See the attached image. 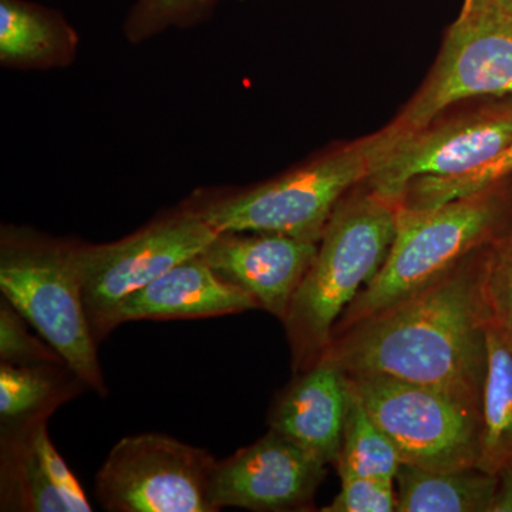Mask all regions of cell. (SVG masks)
Returning <instances> with one entry per match:
<instances>
[{
    "label": "cell",
    "mask_w": 512,
    "mask_h": 512,
    "mask_svg": "<svg viewBox=\"0 0 512 512\" xmlns=\"http://www.w3.org/2000/svg\"><path fill=\"white\" fill-rule=\"evenodd\" d=\"M79 242L20 225L0 229V291L87 387L107 394L83 302Z\"/></svg>",
    "instance_id": "obj_5"
},
{
    "label": "cell",
    "mask_w": 512,
    "mask_h": 512,
    "mask_svg": "<svg viewBox=\"0 0 512 512\" xmlns=\"http://www.w3.org/2000/svg\"><path fill=\"white\" fill-rule=\"evenodd\" d=\"M318 245L266 232H221L202 256L215 274L254 296L259 308L282 322Z\"/></svg>",
    "instance_id": "obj_12"
},
{
    "label": "cell",
    "mask_w": 512,
    "mask_h": 512,
    "mask_svg": "<svg viewBox=\"0 0 512 512\" xmlns=\"http://www.w3.org/2000/svg\"><path fill=\"white\" fill-rule=\"evenodd\" d=\"M215 461L165 434L124 437L97 471L94 493L111 512H215L208 500Z\"/></svg>",
    "instance_id": "obj_10"
},
{
    "label": "cell",
    "mask_w": 512,
    "mask_h": 512,
    "mask_svg": "<svg viewBox=\"0 0 512 512\" xmlns=\"http://www.w3.org/2000/svg\"><path fill=\"white\" fill-rule=\"evenodd\" d=\"M484 5L497 9L498 12L504 13L505 16L512 19V0H477Z\"/></svg>",
    "instance_id": "obj_28"
},
{
    "label": "cell",
    "mask_w": 512,
    "mask_h": 512,
    "mask_svg": "<svg viewBox=\"0 0 512 512\" xmlns=\"http://www.w3.org/2000/svg\"><path fill=\"white\" fill-rule=\"evenodd\" d=\"M484 289L491 320L512 345V215L488 249Z\"/></svg>",
    "instance_id": "obj_23"
},
{
    "label": "cell",
    "mask_w": 512,
    "mask_h": 512,
    "mask_svg": "<svg viewBox=\"0 0 512 512\" xmlns=\"http://www.w3.org/2000/svg\"><path fill=\"white\" fill-rule=\"evenodd\" d=\"M46 421L47 417H39V419L28 421V423L33 446H35L37 454L42 460L47 476H49L59 494L62 495L66 504L69 505L70 512H90L92 511V504L87 500L82 485L74 477L72 470L67 467L66 461L57 453L52 440L49 439Z\"/></svg>",
    "instance_id": "obj_26"
},
{
    "label": "cell",
    "mask_w": 512,
    "mask_h": 512,
    "mask_svg": "<svg viewBox=\"0 0 512 512\" xmlns=\"http://www.w3.org/2000/svg\"><path fill=\"white\" fill-rule=\"evenodd\" d=\"M80 36L59 10L32 0H0V64L18 72L64 69Z\"/></svg>",
    "instance_id": "obj_15"
},
{
    "label": "cell",
    "mask_w": 512,
    "mask_h": 512,
    "mask_svg": "<svg viewBox=\"0 0 512 512\" xmlns=\"http://www.w3.org/2000/svg\"><path fill=\"white\" fill-rule=\"evenodd\" d=\"M511 177L512 146L490 164L478 168L473 173L461 175V177L441 178V180L423 178V180L413 181L404 188L399 204L414 210L439 207L446 202L508 183Z\"/></svg>",
    "instance_id": "obj_22"
},
{
    "label": "cell",
    "mask_w": 512,
    "mask_h": 512,
    "mask_svg": "<svg viewBox=\"0 0 512 512\" xmlns=\"http://www.w3.org/2000/svg\"><path fill=\"white\" fill-rule=\"evenodd\" d=\"M258 308L254 296L220 278L201 254L128 296L113 328L130 320L214 318Z\"/></svg>",
    "instance_id": "obj_14"
},
{
    "label": "cell",
    "mask_w": 512,
    "mask_h": 512,
    "mask_svg": "<svg viewBox=\"0 0 512 512\" xmlns=\"http://www.w3.org/2000/svg\"><path fill=\"white\" fill-rule=\"evenodd\" d=\"M217 234L184 201L177 210L119 241L79 242L84 309L97 343L114 329V315L128 296L181 262L201 255Z\"/></svg>",
    "instance_id": "obj_7"
},
{
    "label": "cell",
    "mask_w": 512,
    "mask_h": 512,
    "mask_svg": "<svg viewBox=\"0 0 512 512\" xmlns=\"http://www.w3.org/2000/svg\"><path fill=\"white\" fill-rule=\"evenodd\" d=\"M340 477V491L323 512H393L397 510L396 484L382 478Z\"/></svg>",
    "instance_id": "obj_25"
},
{
    "label": "cell",
    "mask_w": 512,
    "mask_h": 512,
    "mask_svg": "<svg viewBox=\"0 0 512 512\" xmlns=\"http://www.w3.org/2000/svg\"><path fill=\"white\" fill-rule=\"evenodd\" d=\"M402 464L396 444L377 426L352 392L342 447L335 464L339 476L352 474L394 481Z\"/></svg>",
    "instance_id": "obj_20"
},
{
    "label": "cell",
    "mask_w": 512,
    "mask_h": 512,
    "mask_svg": "<svg viewBox=\"0 0 512 512\" xmlns=\"http://www.w3.org/2000/svg\"><path fill=\"white\" fill-rule=\"evenodd\" d=\"M512 96V19L477 0H464L436 62L419 90L389 124L403 136L460 101Z\"/></svg>",
    "instance_id": "obj_9"
},
{
    "label": "cell",
    "mask_w": 512,
    "mask_h": 512,
    "mask_svg": "<svg viewBox=\"0 0 512 512\" xmlns=\"http://www.w3.org/2000/svg\"><path fill=\"white\" fill-rule=\"evenodd\" d=\"M326 466L274 430L212 468L208 500L256 512L301 511L311 505Z\"/></svg>",
    "instance_id": "obj_11"
},
{
    "label": "cell",
    "mask_w": 512,
    "mask_h": 512,
    "mask_svg": "<svg viewBox=\"0 0 512 512\" xmlns=\"http://www.w3.org/2000/svg\"><path fill=\"white\" fill-rule=\"evenodd\" d=\"M389 137L392 146L365 183L399 202L413 181L461 177L508 150L512 146V96L460 101L416 130Z\"/></svg>",
    "instance_id": "obj_6"
},
{
    "label": "cell",
    "mask_w": 512,
    "mask_h": 512,
    "mask_svg": "<svg viewBox=\"0 0 512 512\" xmlns=\"http://www.w3.org/2000/svg\"><path fill=\"white\" fill-rule=\"evenodd\" d=\"M0 359L16 366L66 365L46 340L30 335L28 322L5 298L0 303Z\"/></svg>",
    "instance_id": "obj_24"
},
{
    "label": "cell",
    "mask_w": 512,
    "mask_h": 512,
    "mask_svg": "<svg viewBox=\"0 0 512 512\" xmlns=\"http://www.w3.org/2000/svg\"><path fill=\"white\" fill-rule=\"evenodd\" d=\"M220 0H134L123 20L131 45H143L171 30L190 29L211 18Z\"/></svg>",
    "instance_id": "obj_21"
},
{
    "label": "cell",
    "mask_w": 512,
    "mask_h": 512,
    "mask_svg": "<svg viewBox=\"0 0 512 512\" xmlns=\"http://www.w3.org/2000/svg\"><path fill=\"white\" fill-rule=\"evenodd\" d=\"M396 512H490L498 477L480 468L433 471L402 464Z\"/></svg>",
    "instance_id": "obj_16"
},
{
    "label": "cell",
    "mask_w": 512,
    "mask_h": 512,
    "mask_svg": "<svg viewBox=\"0 0 512 512\" xmlns=\"http://www.w3.org/2000/svg\"><path fill=\"white\" fill-rule=\"evenodd\" d=\"M491 244L439 281L335 336L322 357L346 375L431 387L481 412L491 319L484 279Z\"/></svg>",
    "instance_id": "obj_1"
},
{
    "label": "cell",
    "mask_w": 512,
    "mask_h": 512,
    "mask_svg": "<svg viewBox=\"0 0 512 512\" xmlns=\"http://www.w3.org/2000/svg\"><path fill=\"white\" fill-rule=\"evenodd\" d=\"M397 211L399 202L362 183L333 212L282 320L295 375L325 355L340 316L379 274L396 235Z\"/></svg>",
    "instance_id": "obj_2"
},
{
    "label": "cell",
    "mask_w": 512,
    "mask_h": 512,
    "mask_svg": "<svg viewBox=\"0 0 512 512\" xmlns=\"http://www.w3.org/2000/svg\"><path fill=\"white\" fill-rule=\"evenodd\" d=\"M497 491L490 512H512V466L498 474Z\"/></svg>",
    "instance_id": "obj_27"
},
{
    "label": "cell",
    "mask_w": 512,
    "mask_h": 512,
    "mask_svg": "<svg viewBox=\"0 0 512 512\" xmlns=\"http://www.w3.org/2000/svg\"><path fill=\"white\" fill-rule=\"evenodd\" d=\"M348 379L367 413L396 444L403 464L433 471L477 467L480 410L431 387L386 376Z\"/></svg>",
    "instance_id": "obj_8"
},
{
    "label": "cell",
    "mask_w": 512,
    "mask_h": 512,
    "mask_svg": "<svg viewBox=\"0 0 512 512\" xmlns=\"http://www.w3.org/2000/svg\"><path fill=\"white\" fill-rule=\"evenodd\" d=\"M66 365L0 366V417L2 424L26 423L49 417L56 407L86 386Z\"/></svg>",
    "instance_id": "obj_19"
},
{
    "label": "cell",
    "mask_w": 512,
    "mask_h": 512,
    "mask_svg": "<svg viewBox=\"0 0 512 512\" xmlns=\"http://www.w3.org/2000/svg\"><path fill=\"white\" fill-rule=\"evenodd\" d=\"M2 426V511L70 512L33 446L28 421Z\"/></svg>",
    "instance_id": "obj_18"
},
{
    "label": "cell",
    "mask_w": 512,
    "mask_h": 512,
    "mask_svg": "<svg viewBox=\"0 0 512 512\" xmlns=\"http://www.w3.org/2000/svg\"><path fill=\"white\" fill-rule=\"evenodd\" d=\"M389 150L376 133L322 151L274 178L244 188L198 190L185 202L221 232H266L319 242L340 201L365 183Z\"/></svg>",
    "instance_id": "obj_3"
},
{
    "label": "cell",
    "mask_w": 512,
    "mask_h": 512,
    "mask_svg": "<svg viewBox=\"0 0 512 512\" xmlns=\"http://www.w3.org/2000/svg\"><path fill=\"white\" fill-rule=\"evenodd\" d=\"M350 402L348 375L322 357L309 369L296 373L282 390L269 412V426L325 466H335Z\"/></svg>",
    "instance_id": "obj_13"
},
{
    "label": "cell",
    "mask_w": 512,
    "mask_h": 512,
    "mask_svg": "<svg viewBox=\"0 0 512 512\" xmlns=\"http://www.w3.org/2000/svg\"><path fill=\"white\" fill-rule=\"evenodd\" d=\"M511 215L508 183L439 207L414 210L399 205L389 255L376 278L340 316L333 338L439 281L500 237Z\"/></svg>",
    "instance_id": "obj_4"
},
{
    "label": "cell",
    "mask_w": 512,
    "mask_h": 512,
    "mask_svg": "<svg viewBox=\"0 0 512 512\" xmlns=\"http://www.w3.org/2000/svg\"><path fill=\"white\" fill-rule=\"evenodd\" d=\"M512 466V345L490 319L487 370L481 397V450L477 468L498 476Z\"/></svg>",
    "instance_id": "obj_17"
}]
</instances>
